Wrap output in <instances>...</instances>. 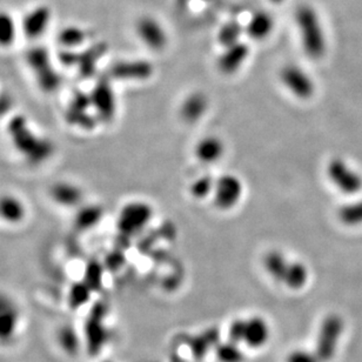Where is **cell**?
Masks as SVG:
<instances>
[{
  "label": "cell",
  "mask_w": 362,
  "mask_h": 362,
  "mask_svg": "<svg viewBox=\"0 0 362 362\" xmlns=\"http://www.w3.org/2000/svg\"><path fill=\"white\" fill-rule=\"evenodd\" d=\"M296 24L299 29L303 51L312 59H320L326 52V37L320 19L313 8L300 6L296 11Z\"/></svg>",
  "instance_id": "obj_1"
},
{
  "label": "cell",
  "mask_w": 362,
  "mask_h": 362,
  "mask_svg": "<svg viewBox=\"0 0 362 362\" xmlns=\"http://www.w3.org/2000/svg\"><path fill=\"white\" fill-rule=\"evenodd\" d=\"M8 132L15 149L24 154L31 161L38 163L49 157L51 145L44 139L38 138L33 131H31L29 123L24 116H15L10 121Z\"/></svg>",
  "instance_id": "obj_2"
},
{
  "label": "cell",
  "mask_w": 362,
  "mask_h": 362,
  "mask_svg": "<svg viewBox=\"0 0 362 362\" xmlns=\"http://www.w3.org/2000/svg\"><path fill=\"white\" fill-rule=\"evenodd\" d=\"M153 216V209L149 204L133 202L123 206L120 211L116 226L123 236H132L138 234L149 225Z\"/></svg>",
  "instance_id": "obj_3"
},
{
  "label": "cell",
  "mask_w": 362,
  "mask_h": 362,
  "mask_svg": "<svg viewBox=\"0 0 362 362\" xmlns=\"http://www.w3.org/2000/svg\"><path fill=\"white\" fill-rule=\"evenodd\" d=\"M233 342H245L250 347H262L269 340V325L262 317H250L247 320H236L231 326Z\"/></svg>",
  "instance_id": "obj_4"
},
{
  "label": "cell",
  "mask_w": 362,
  "mask_h": 362,
  "mask_svg": "<svg viewBox=\"0 0 362 362\" xmlns=\"http://www.w3.org/2000/svg\"><path fill=\"white\" fill-rule=\"evenodd\" d=\"M22 325V313L10 295L0 292V345L15 342Z\"/></svg>",
  "instance_id": "obj_5"
},
{
  "label": "cell",
  "mask_w": 362,
  "mask_h": 362,
  "mask_svg": "<svg viewBox=\"0 0 362 362\" xmlns=\"http://www.w3.org/2000/svg\"><path fill=\"white\" fill-rule=\"evenodd\" d=\"M327 176L331 183L345 195H354L362 190V176L340 158L329 161Z\"/></svg>",
  "instance_id": "obj_6"
},
{
  "label": "cell",
  "mask_w": 362,
  "mask_h": 362,
  "mask_svg": "<svg viewBox=\"0 0 362 362\" xmlns=\"http://www.w3.org/2000/svg\"><path fill=\"white\" fill-rule=\"evenodd\" d=\"M285 87L299 99H310L315 92V85L310 75L296 65H286L280 72Z\"/></svg>",
  "instance_id": "obj_7"
},
{
  "label": "cell",
  "mask_w": 362,
  "mask_h": 362,
  "mask_svg": "<svg viewBox=\"0 0 362 362\" xmlns=\"http://www.w3.org/2000/svg\"><path fill=\"white\" fill-rule=\"evenodd\" d=\"M243 183L233 174H225L214 185V202L221 209H229L240 202L243 195Z\"/></svg>",
  "instance_id": "obj_8"
},
{
  "label": "cell",
  "mask_w": 362,
  "mask_h": 362,
  "mask_svg": "<svg viewBox=\"0 0 362 362\" xmlns=\"http://www.w3.org/2000/svg\"><path fill=\"white\" fill-rule=\"evenodd\" d=\"M91 105L97 111L98 116L105 121L112 119L116 113V97L109 78H101L90 96Z\"/></svg>",
  "instance_id": "obj_9"
},
{
  "label": "cell",
  "mask_w": 362,
  "mask_h": 362,
  "mask_svg": "<svg viewBox=\"0 0 362 362\" xmlns=\"http://www.w3.org/2000/svg\"><path fill=\"white\" fill-rule=\"evenodd\" d=\"M153 72V65L147 60H123L110 68V75L118 80H146Z\"/></svg>",
  "instance_id": "obj_10"
},
{
  "label": "cell",
  "mask_w": 362,
  "mask_h": 362,
  "mask_svg": "<svg viewBox=\"0 0 362 362\" xmlns=\"http://www.w3.org/2000/svg\"><path fill=\"white\" fill-rule=\"evenodd\" d=\"M137 33L146 46L160 51L167 45V34L152 17H142L137 23Z\"/></svg>",
  "instance_id": "obj_11"
},
{
  "label": "cell",
  "mask_w": 362,
  "mask_h": 362,
  "mask_svg": "<svg viewBox=\"0 0 362 362\" xmlns=\"http://www.w3.org/2000/svg\"><path fill=\"white\" fill-rule=\"evenodd\" d=\"M250 56V47L239 41L229 47H225L224 52L218 59V68L224 75H233L243 66Z\"/></svg>",
  "instance_id": "obj_12"
},
{
  "label": "cell",
  "mask_w": 362,
  "mask_h": 362,
  "mask_svg": "<svg viewBox=\"0 0 362 362\" xmlns=\"http://www.w3.org/2000/svg\"><path fill=\"white\" fill-rule=\"evenodd\" d=\"M52 12L47 6H38L29 12L23 22V31L30 39H37L45 33L50 25Z\"/></svg>",
  "instance_id": "obj_13"
},
{
  "label": "cell",
  "mask_w": 362,
  "mask_h": 362,
  "mask_svg": "<svg viewBox=\"0 0 362 362\" xmlns=\"http://www.w3.org/2000/svg\"><path fill=\"white\" fill-rule=\"evenodd\" d=\"M27 217V207L18 197L12 195H0V220L6 224H20Z\"/></svg>",
  "instance_id": "obj_14"
},
{
  "label": "cell",
  "mask_w": 362,
  "mask_h": 362,
  "mask_svg": "<svg viewBox=\"0 0 362 362\" xmlns=\"http://www.w3.org/2000/svg\"><path fill=\"white\" fill-rule=\"evenodd\" d=\"M225 145L218 137H206L195 147V156L205 164H213L224 156Z\"/></svg>",
  "instance_id": "obj_15"
},
{
  "label": "cell",
  "mask_w": 362,
  "mask_h": 362,
  "mask_svg": "<svg viewBox=\"0 0 362 362\" xmlns=\"http://www.w3.org/2000/svg\"><path fill=\"white\" fill-rule=\"evenodd\" d=\"M50 193L53 202L65 207H75L82 199V190L71 183H56Z\"/></svg>",
  "instance_id": "obj_16"
},
{
  "label": "cell",
  "mask_w": 362,
  "mask_h": 362,
  "mask_svg": "<svg viewBox=\"0 0 362 362\" xmlns=\"http://www.w3.org/2000/svg\"><path fill=\"white\" fill-rule=\"evenodd\" d=\"M274 20L267 12H257L246 25V33L253 40H264L272 33Z\"/></svg>",
  "instance_id": "obj_17"
},
{
  "label": "cell",
  "mask_w": 362,
  "mask_h": 362,
  "mask_svg": "<svg viewBox=\"0 0 362 362\" xmlns=\"http://www.w3.org/2000/svg\"><path fill=\"white\" fill-rule=\"evenodd\" d=\"M207 107H209V100L204 94H190L181 105L180 114L187 123H195L205 114Z\"/></svg>",
  "instance_id": "obj_18"
},
{
  "label": "cell",
  "mask_w": 362,
  "mask_h": 362,
  "mask_svg": "<svg viewBox=\"0 0 362 362\" xmlns=\"http://www.w3.org/2000/svg\"><path fill=\"white\" fill-rule=\"evenodd\" d=\"M107 51V45L105 43H98L91 46L85 52L78 53L77 65L79 66L82 77H91L96 72L97 63Z\"/></svg>",
  "instance_id": "obj_19"
},
{
  "label": "cell",
  "mask_w": 362,
  "mask_h": 362,
  "mask_svg": "<svg viewBox=\"0 0 362 362\" xmlns=\"http://www.w3.org/2000/svg\"><path fill=\"white\" fill-rule=\"evenodd\" d=\"M289 262H288L287 259L285 258L284 254L279 250H271L266 254L265 259H264V266H265L267 273L272 276L274 280L280 281V282L284 281Z\"/></svg>",
  "instance_id": "obj_20"
},
{
  "label": "cell",
  "mask_w": 362,
  "mask_h": 362,
  "mask_svg": "<svg viewBox=\"0 0 362 362\" xmlns=\"http://www.w3.org/2000/svg\"><path fill=\"white\" fill-rule=\"evenodd\" d=\"M56 341L63 353H66L70 356L78 354L80 339H79V333L72 326L60 327L59 331L56 332Z\"/></svg>",
  "instance_id": "obj_21"
},
{
  "label": "cell",
  "mask_w": 362,
  "mask_h": 362,
  "mask_svg": "<svg viewBox=\"0 0 362 362\" xmlns=\"http://www.w3.org/2000/svg\"><path fill=\"white\" fill-rule=\"evenodd\" d=\"M103 218V209L99 206H85L79 209L75 214V227L78 229H91L96 225L99 224V221Z\"/></svg>",
  "instance_id": "obj_22"
},
{
  "label": "cell",
  "mask_w": 362,
  "mask_h": 362,
  "mask_svg": "<svg viewBox=\"0 0 362 362\" xmlns=\"http://www.w3.org/2000/svg\"><path fill=\"white\" fill-rule=\"evenodd\" d=\"M307 280H308V271L306 266L301 262H289L282 282L292 289H300L306 285Z\"/></svg>",
  "instance_id": "obj_23"
},
{
  "label": "cell",
  "mask_w": 362,
  "mask_h": 362,
  "mask_svg": "<svg viewBox=\"0 0 362 362\" xmlns=\"http://www.w3.org/2000/svg\"><path fill=\"white\" fill-rule=\"evenodd\" d=\"M34 75L37 77V82L41 90L45 92H54L60 86L61 78L51 63L34 71Z\"/></svg>",
  "instance_id": "obj_24"
},
{
  "label": "cell",
  "mask_w": 362,
  "mask_h": 362,
  "mask_svg": "<svg viewBox=\"0 0 362 362\" xmlns=\"http://www.w3.org/2000/svg\"><path fill=\"white\" fill-rule=\"evenodd\" d=\"M340 221L346 226H360L362 225V200L349 202L340 207L338 212Z\"/></svg>",
  "instance_id": "obj_25"
},
{
  "label": "cell",
  "mask_w": 362,
  "mask_h": 362,
  "mask_svg": "<svg viewBox=\"0 0 362 362\" xmlns=\"http://www.w3.org/2000/svg\"><path fill=\"white\" fill-rule=\"evenodd\" d=\"M17 27L15 19L8 12L0 11V46L8 47L15 40Z\"/></svg>",
  "instance_id": "obj_26"
},
{
  "label": "cell",
  "mask_w": 362,
  "mask_h": 362,
  "mask_svg": "<svg viewBox=\"0 0 362 362\" xmlns=\"http://www.w3.org/2000/svg\"><path fill=\"white\" fill-rule=\"evenodd\" d=\"M243 27L236 20H231L221 27L218 33V41L224 47H229L239 43L240 37L243 34Z\"/></svg>",
  "instance_id": "obj_27"
},
{
  "label": "cell",
  "mask_w": 362,
  "mask_h": 362,
  "mask_svg": "<svg viewBox=\"0 0 362 362\" xmlns=\"http://www.w3.org/2000/svg\"><path fill=\"white\" fill-rule=\"evenodd\" d=\"M86 39L85 31L78 27H66L60 30L58 33V41L65 47H75L82 45Z\"/></svg>",
  "instance_id": "obj_28"
},
{
  "label": "cell",
  "mask_w": 362,
  "mask_h": 362,
  "mask_svg": "<svg viewBox=\"0 0 362 362\" xmlns=\"http://www.w3.org/2000/svg\"><path fill=\"white\" fill-rule=\"evenodd\" d=\"M214 185L216 181L213 180L212 176H200L190 185V193L195 198H205L212 190H214Z\"/></svg>",
  "instance_id": "obj_29"
},
{
  "label": "cell",
  "mask_w": 362,
  "mask_h": 362,
  "mask_svg": "<svg viewBox=\"0 0 362 362\" xmlns=\"http://www.w3.org/2000/svg\"><path fill=\"white\" fill-rule=\"evenodd\" d=\"M103 279V267L99 262H91L87 265L86 273H85V284L91 289H97L101 284Z\"/></svg>",
  "instance_id": "obj_30"
},
{
  "label": "cell",
  "mask_w": 362,
  "mask_h": 362,
  "mask_svg": "<svg viewBox=\"0 0 362 362\" xmlns=\"http://www.w3.org/2000/svg\"><path fill=\"white\" fill-rule=\"evenodd\" d=\"M91 288L85 282L75 284L70 292V303L73 306L79 307L90 298Z\"/></svg>",
  "instance_id": "obj_31"
},
{
  "label": "cell",
  "mask_w": 362,
  "mask_h": 362,
  "mask_svg": "<svg viewBox=\"0 0 362 362\" xmlns=\"http://www.w3.org/2000/svg\"><path fill=\"white\" fill-rule=\"evenodd\" d=\"M218 356L221 362H240L243 360V354L233 345H226L218 351Z\"/></svg>",
  "instance_id": "obj_32"
},
{
  "label": "cell",
  "mask_w": 362,
  "mask_h": 362,
  "mask_svg": "<svg viewBox=\"0 0 362 362\" xmlns=\"http://www.w3.org/2000/svg\"><path fill=\"white\" fill-rule=\"evenodd\" d=\"M288 362H317V360L306 352L296 351L289 355Z\"/></svg>",
  "instance_id": "obj_33"
},
{
  "label": "cell",
  "mask_w": 362,
  "mask_h": 362,
  "mask_svg": "<svg viewBox=\"0 0 362 362\" xmlns=\"http://www.w3.org/2000/svg\"><path fill=\"white\" fill-rule=\"evenodd\" d=\"M272 1L273 4H281L284 0H271Z\"/></svg>",
  "instance_id": "obj_34"
}]
</instances>
